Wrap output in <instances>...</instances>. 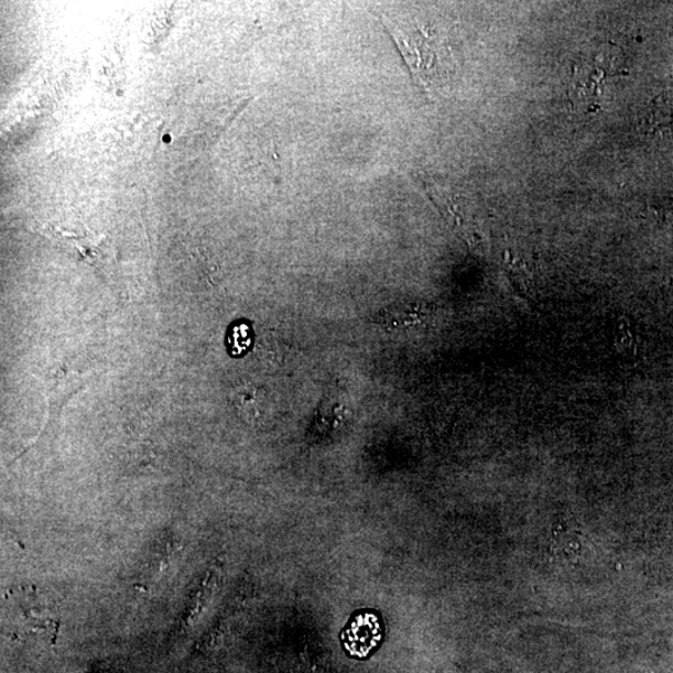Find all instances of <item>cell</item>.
Segmentation results:
<instances>
[{
  "label": "cell",
  "mask_w": 673,
  "mask_h": 673,
  "mask_svg": "<svg viewBox=\"0 0 673 673\" xmlns=\"http://www.w3.org/2000/svg\"><path fill=\"white\" fill-rule=\"evenodd\" d=\"M382 21L400 50L416 87L428 93L445 87L454 65L449 46L442 37L420 26H401L384 17Z\"/></svg>",
  "instance_id": "1"
},
{
  "label": "cell",
  "mask_w": 673,
  "mask_h": 673,
  "mask_svg": "<svg viewBox=\"0 0 673 673\" xmlns=\"http://www.w3.org/2000/svg\"><path fill=\"white\" fill-rule=\"evenodd\" d=\"M381 640V627L372 614L359 615L344 633V643L350 655L365 658Z\"/></svg>",
  "instance_id": "2"
},
{
  "label": "cell",
  "mask_w": 673,
  "mask_h": 673,
  "mask_svg": "<svg viewBox=\"0 0 673 673\" xmlns=\"http://www.w3.org/2000/svg\"><path fill=\"white\" fill-rule=\"evenodd\" d=\"M11 609L12 619L21 620L23 627L28 630L41 632L45 629L54 630L56 627L54 615L40 600L25 599L17 603V605L14 603Z\"/></svg>",
  "instance_id": "3"
},
{
  "label": "cell",
  "mask_w": 673,
  "mask_h": 673,
  "mask_svg": "<svg viewBox=\"0 0 673 673\" xmlns=\"http://www.w3.org/2000/svg\"><path fill=\"white\" fill-rule=\"evenodd\" d=\"M69 234L66 230L55 229L52 227L50 230V237L54 241H58L59 243L69 246L75 252L79 253L82 258L95 264L100 258V245L98 239H95L94 234L84 235Z\"/></svg>",
  "instance_id": "4"
},
{
  "label": "cell",
  "mask_w": 673,
  "mask_h": 673,
  "mask_svg": "<svg viewBox=\"0 0 673 673\" xmlns=\"http://www.w3.org/2000/svg\"><path fill=\"white\" fill-rule=\"evenodd\" d=\"M584 546L580 544L579 539L577 536H571V534H566L565 536L555 535L553 552L557 555H567L568 558H575V562L579 561L582 555V549ZM566 557V558H567Z\"/></svg>",
  "instance_id": "5"
},
{
  "label": "cell",
  "mask_w": 673,
  "mask_h": 673,
  "mask_svg": "<svg viewBox=\"0 0 673 673\" xmlns=\"http://www.w3.org/2000/svg\"><path fill=\"white\" fill-rule=\"evenodd\" d=\"M250 334L249 327L239 325L234 327L232 335L230 336L229 344L234 348V352L239 355L243 352L246 348L250 345Z\"/></svg>",
  "instance_id": "6"
}]
</instances>
